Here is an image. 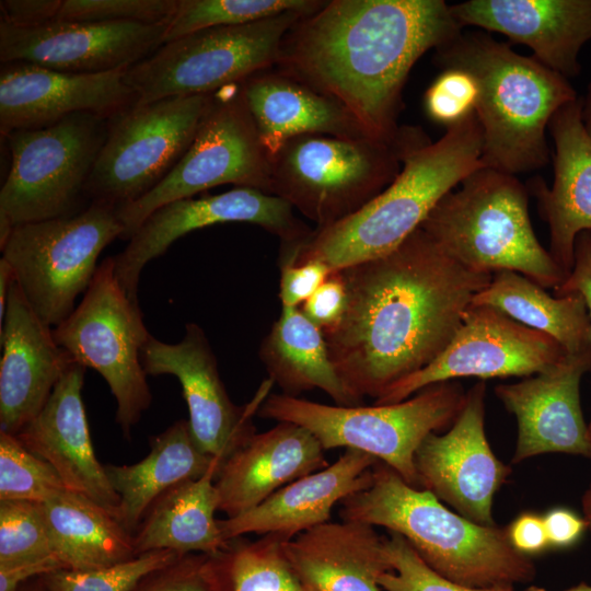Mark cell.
<instances>
[{
	"label": "cell",
	"instance_id": "29",
	"mask_svg": "<svg viewBox=\"0 0 591 591\" xmlns=\"http://www.w3.org/2000/svg\"><path fill=\"white\" fill-rule=\"evenodd\" d=\"M242 88L269 155L299 135L374 138L343 104L274 67L248 77Z\"/></svg>",
	"mask_w": 591,
	"mask_h": 591
},
{
	"label": "cell",
	"instance_id": "40",
	"mask_svg": "<svg viewBox=\"0 0 591 591\" xmlns=\"http://www.w3.org/2000/svg\"><path fill=\"white\" fill-rule=\"evenodd\" d=\"M392 571L378 580L384 591H513V587L468 588L456 583L429 567L399 534L390 532L384 538Z\"/></svg>",
	"mask_w": 591,
	"mask_h": 591
},
{
	"label": "cell",
	"instance_id": "25",
	"mask_svg": "<svg viewBox=\"0 0 591 591\" xmlns=\"http://www.w3.org/2000/svg\"><path fill=\"white\" fill-rule=\"evenodd\" d=\"M324 451L312 432L292 422L254 433L217 473L218 511L233 518L255 508L281 487L326 467Z\"/></svg>",
	"mask_w": 591,
	"mask_h": 591
},
{
	"label": "cell",
	"instance_id": "9",
	"mask_svg": "<svg viewBox=\"0 0 591 591\" xmlns=\"http://www.w3.org/2000/svg\"><path fill=\"white\" fill-rule=\"evenodd\" d=\"M108 120L72 114L38 129L4 137L10 170L0 190V245L16 225L80 212L85 185L106 138Z\"/></svg>",
	"mask_w": 591,
	"mask_h": 591
},
{
	"label": "cell",
	"instance_id": "26",
	"mask_svg": "<svg viewBox=\"0 0 591 591\" xmlns=\"http://www.w3.org/2000/svg\"><path fill=\"white\" fill-rule=\"evenodd\" d=\"M378 462L368 453L346 449L333 464L281 487L255 508L219 520L222 535L231 541L247 533L276 534L289 541L328 522L337 502L368 488Z\"/></svg>",
	"mask_w": 591,
	"mask_h": 591
},
{
	"label": "cell",
	"instance_id": "19",
	"mask_svg": "<svg viewBox=\"0 0 591 591\" xmlns=\"http://www.w3.org/2000/svg\"><path fill=\"white\" fill-rule=\"evenodd\" d=\"M167 23L51 22L16 27L0 22V61L30 62L62 72L129 68L163 45Z\"/></svg>",
	"mask_w": 591,
	"mask_h": 591
},
{
	"label": "cell",
	"instance_id": "7",
	"mask_svg": "<svg viewBox=\"0 0 591 591\" xmlns=\"http://www.w3.org/2000/svg\"><path fill=\"white\" fill-rule=\"evenodd\" d=\"M428 141L415 127H406L393 142L299 135L270 155L267 194L283 199L323 229L375 198L396 178L405 155Z\"/></svg>",
	"mask_w": 591,
	"mask_h": 591
},
{
	"label": "cell",
	"instance_id": "16",
	"mask_svg": "<svg viewBox=\"0 0 591 591\" xmlns=\"http://www.w3.org/2000/svg\"><path fill=\"white\" fill-rule=\"evenodd\" d=\"M228 222H246L278 236L281 245L296 244L313 230L283 199L262 190L235 187L218 195L183 198L153 211L113 257L114 274L127 296L138 302V283L144 266L163 255L179 237L195 230Z\"/></svg>",
	"mask_w": 591,
	"mask_h": 591
},
{
	"label": "cell",
	"instance_id": "32",
	"mask_svg": "<svg viewBox=\"0 0 591 591\" xmlns=\"http://www.w3.org/2000/svg\"><path fill=\"white\" fill-rule=\"evenodd\" d=\"M269 379L283 394L296 396L320 389L338 406H360L340 379L324 333L299 308L282 306L279 318L259 347Z\"/></svg>",
	"mask_w": 591,
	"mask_h": 591
},
{
	"label": "cell",
	"instance_id": "48",
	"mask_svg": "<svg viewBox=\"0 0 591 591\" xmlns=\"http://www.w3.org/2000/svg\"><path fill=\"white\" fill-rule=\"evenodd\" d=\"M506 531L511 546L522 555L530 557L549 548L542 515L523 512L506 528Z\"/></svg>",
	"mask_w": 591,
	"mask_h": 591
},
{
	"label": "cell",
	"instance_id": "22",
	"mask_svg": "<svg viewBox=\"0 0 591 591\" xmlns=\"http://www.w3.org/2000/svg\"><path fill=\"white\" fill-rule=\"evenodd\" d=\"M0 431L16 434L43 409L72 359L15 280L0 324Z\"/></svg>",
	"mask_w": 591,
	"mask_h": 591
},
{
	"label": "cell",
	"instance_id": "56",
	"mask_svg": "<svg viewBox=\"0 0 591 591\" xmlns=\"http://www.w3.org/2000/svg\"><path fill=\"white\" fill-rule=\"evenodd\" d=\"M524 591H546V590L544 588H541V587L532 586V587L525 589Z\"/></svg>",
	"mask_w": 591,
	"mask_h": 591
},
{
	"label": "cell",
	"instance_id": "37",
	"mask_svg": "<svg viewBox=\"0 0 591 591\" xmlns=\"http://www.w3.org/2000/svg\"><path fill=\"white\" fill-rule=\"evenodd\" d=\"M66 489L49 463L31 452L15 434L0 431V501L44 503Z\"/></svg>",
	"mask_w": 591,
	"mask_h": 591
},
{
	"label": "cell",
	"instance_id": "12",
	"mask_svg": "<svg viewBox=\"0 0 591 591\" xmlns=\"http://www.w3.org/2000/svg\"><path fill=\"white\" fill-rule=\"evenodd\" d=\"M53 334L72 361L103 376L116 401V422L129 439L152 402L141 361L151 334L139 302L115 278L113 257L101 263L79 305Z\"/></svg>",
	"mask_w": 591,
	"mask_h": 591
},
{
	"label": "cell",
	"instance_id": "1",
	"mask_svg": "<svg viewBox=\"0 0 591 591\" xmlns=\"http://www.w3.org/2000/svg\"><path fill=\"white\" fill-rule=\"evenodd\" d=\"M339 270L347 309L324 336L340 379L361 403L438 358L493 277L460 265L421 228L392 252Z\"/></svg>",
	"mask_w": 591,
	"mask_h": 591
},
{
	"label": "cell",
	"instance_id": "41",
	"mask_svg": "<svg viewBox=\"0 0 591 591\" xmlns=\"http://www.w3.org/2000/svg\"><path fill=\"white\" fill-rule=\"evenodd\" d=\"M177 0H61L54 22L169 23Z\"/></svg>",
	"mask_w": 591,
	"mask_h": 591
},
{
	"label": "cell",
	"instance_id": "18",
	"mask_svg": "<svg viewBox=\"0 0 591 591\" xmlns=\"http://www.w3.org/2000/svg\"><path fill=\"white\" fill-rule=\"evenodd\" d=\"M484 381L466 392L465 403L443 434L432 432L418 447L414 465L418 488L433 494L459 514L480 524L496 525L495 494L511 468L493 452L485 433Z\"/></svg>",
	"mask_w": 591,
	"mask_h": 591
},
{
	"label": "cell",
	"instance_id": "54",
	"mask_svg": "<svg viewBox=\"0 0 591 591\" xmlns=\"http://www.w3.org/2000/svg\"><path fill=\"white\" fill-rule=\"evenodd\" d=\"M19 591H48L42 577L23 584Z\"/></svg>",
	"mask_w": 591,
	"mask_h": 591
},
{
	"label": "cell",
	"instance_id": "13",
	"mask_svg": "<svg viewBox=\"0 0 591 591\" xmlns=\"http://www.w3.org/2000/svg\"><path fill=\"white\" fill-rule=\"evenodd\" d=\"M270 155L247 106L242 82L224 86L211 104L193 142L173 170L148 194L117 207L121 240H130L158 208L209 188L233 184L267 194Z\"/></svg>",
	"mask_w": 591,
	"mask_h": 591
},
{
	"label": "cell",
	"instance_id": "55",
	"mask_svg": "<svg viewBox=\"0 0 591 591\" xmlns=\"http://www.w3.org/2000/svg\"><path fill=\"white\" fill-rule=\"evenodd\" d=\"M565 591H591V586L588 583H579L575 587H571Z\"/></svg>",
	"mask_w": 591,
	"mask_h": 591
},
{
	"label": "cell",
	"instance_id": "14",
	"mask_svg": "<svg viewBox=\"0 0 591 591\" xmlns=\"http://www.w3.org/2000/svg\"><path fill=\"white\" fill-rule=\"evenodd\" d=\"M212 95L166 97L111 118L85 197L117 208L153 189L189 148Z\"/></svg>",
	"mask_w": 591,
	"mask_h": 591
},
{
	"label": "cell",
	"instance_id": "43",
	"mask_svg": "<svg viewBox=\"0 0 591 591\" xmlns=\"http://www.w3.org/2000/svg\"><path fill=\"white\" fill-rule=\"evenodd\" d=\"M478 85L468 72L443 69L425 93V109L429 118L447 127L475 112Z\"/></svg>",
	"mask_w": 591,
	"mask_h": 591
},
{
	"label": "cell",
	"instance_id": "33",
	"mask_svg": "<svg viewBox=\"0 0 591 591\" xmlns=\"http://www.w3.org/2000/svg\"><path fill=\"white\" fill-rule=\"evenodd\" d=\"M471 303L493 306L548 335L567 355L591 354V320L580 293L552 296L522 274L500 270Z\"/></svg>",
	"mask_w": 591,
	"mask_h": 591
},
{
	"label": "cell",
	"instance_id": "35",
	"mask_svg": "<svg viewBox=\"0 0 591 591\" xmlns=\"http://www.w3.org/2000/svg\"><path fill=\"white\" fill-rule=\"evenodd\" d=\"M276 534L234 538L222 552L225 591H305Z\"/></svg>",
	"mask_w": 591,
	"mask_h": 591
},
{
	"label": "cell",
	"instance_id": "51",
	"mask_svg": "<svg viewBox=\"0 0 591 591\" xmlns=\"http://www.w3.org/2000/svg\"><path fill=\"white\" fill-rule=\"evenodd\" d=\"M14 274L9 263L0 258V324L5 315L7 300L11 285L14 282Z\"/></svg>",
	"mask_w": 591,
	"mask_h": 591
},
{
	"label": "cell",
	"instance_id": "31",
	"mask_svg": "<svg viewBox=\"0 0 591 591\" xmlns=\"http://www.w3.org/2000/svg\"><path fill=\"white\" fill-rule=\"evenodd\" d=\"M216 457L197 444L186 419L176 420L150 438V452L141 461L104 465L119 497L116 519L134 534L147 510L162 494L202 476Z\"/></svg>",
	"mask_w": 591,
	"mask_h": 591
},
{
	"label": "cell",
	"instance_id": "11",
	"mask_svg": "<svg viewBox=\"0 0 591 591\" xmlns=\"http://www.w3.org/2000/svg\"><path fill=\"white\" fill-rule=\"evenodd\" d=\"M302 16L285 12L246 24L199 30L163 44L126 71L135 105L211 94L273 68L285 35Z\"/></svg>",
	"mask_w": 591,
	"mask_h": 591
},
{
	"label": "cell",
	"instance_id": "15",
	"mask_svg": "<svg viewBox=\"0 0 591 591\" xmlns=\"http://www.w3.org/2000/svg\"><path fill=\"white\" fill-rule=\"evenodd\" d=\"M566 355L548 335L493 306L471 303L460 328L440 356L387 387L374 404L398 403L426 386L459 378L532 376L552 368Z\"/></svg>",
	"mask_w": 591,
	"mask_h": 591
},
{
	"label": "cell",
	"instance_id": "2",
	"mask_svg": "<svg viewBox=\"0 0 591 591\" xmlns=\"http://www.w3.org/2000/svg\"><path fill=\"white\" fill-rule=\"evenodd\" d=\"M462 30L443 0H331L287 32L274 68L393 142L406 128L397 118L410 69Z\"/></svg>",
	"mask_w": 591,
	"mask_h": 591
},
{
	"label": "cell",
	"instance_id": "30",
	"mask_svg": "<svg viewBox=\"0 0 591 591\" xmlns=\"http://www.w3.org/2000/svg\"><path fill=\"white\" fill-rule=\"evenodd\" d=\"M222 462L216 457L202 476L170 488L150 506L132 534L136 555L162 549L215 555L229 546L215 517V479Z\"/></svg>",
	"mask_w": 591,
	"mask_h": 591
},
{
	"label": "cell",
	"instance_id": "24",
	"mask_svg": "<svg viewBox=\"0 0 591 591\" xmlns=\"http://www.w3.org/2000/svg\"><path fill=\"white\" fill-rule=\"evenodd\" d=\"M451 11L462 28L498 32L566 79L580 74L579 53L591 40V0H470Z\"/></svg>",
	"mask_w": 591,
	"mask_h": 591
},
{
	"label": "cell",
	"instance_id": "46",
	"mask_svg": "<svg viewBox=\"0 0 591 591\" xmlns=\"http://www.w3.org/2000/svg\"><path fill=\"white\" fill-rule=\"evenodd\" d=\"M553 290L555 296L580 293L587 303L591 320V231H582L577 235L572 268L564 282ZM588 432L591 441V419Z\"/></svg>",
	"mask_w": 591,
	"mask_h": 591
},
{
	"label": "cell",
	"instance_id": "38",
	"mask_svg": "<svg viewBox=\"0 0 591 591\" xmlns=\"http://www.w3.org/2000/svg\"><path fill=\"white\" fill-rule=\"evenodd\" d=\"M181 555L151 551L91 570L59 569L42 577L48 591H132L147 576L173 563Z\"/></svg>",
	"mask_w": 591,
	"mask_h": 591
},
{
	"label": "cell",
	"instance_id": "28",
	"mask_svg": "<svg viewBox=\"0 0 591 591\" xmlns=\"http://www.w3.org/2000/svg\"><path fill=\"white\" fill-rule=\"evenodd\" d=\"M385 536L372 525L325 522L283 542V551L305 591H381L379 578L392 566Z\"/></svg>",
	"mask_w": 591,
	"mask_h": 591
},
{
	"label": "cell",
	"instance_id": "52",
	"mask_svg": "<svg viewBox=\"0 0 591 591\" xmlns=\"http://www.w3.org/2000/svg\"><path fill=\"white\" fill-rule=\"evenodd\" d=\"M581 116L584 128L591 136V83L588 86L586 97L582 99Z\"/></svg>",
	"mask_w": 591,
	"mask_h": 591
},
{
	"label": "cell",
	"instance_id": "44",
	"mask_svg": "<svg viewBox=\"0 0 591 591\" xmlns=\"http://www.w3.org/2000/svg\"><path fill=\"white\" fill-rule=\"evenodd\" d=\"M347 288L339 269L333 270L321 287L302 303L301 312L324 334L336 328L347 309Z\"/></svg>",
	"mask_w": 591,
	"mask_h": 591
},
{
	"label": "cell",
	"instance_id": "8",
	"mask_svg": "<svg viewBox=\"0 0 591 591\" xmlns=\"http://www.w3.org/2000/svg\"><path fill=\"white\" fill-rule=\"evenodd\" d=\"M455 381L431 384L405 401L373 406L325 405L286 394H270L257 414L306 428L324 450L345 448L368 453L418 488L414 457L432 432L449 429L465 403Z\"/></svg>",
	"mask_w": 591,
	"mask_h": 591
},
{
	"label": "cell",
	"instance_id": "23",
	"mask_svg": "<svg viewBox=\"0 0 591 591\" xmlns=\"http://www.w3.org/2000/svg\"><path fill=\"white\" fill-rule=\"evenodd\" d=\"M85 369L71 361L43 409L15 436L56 470L69 490L116 518L119 497L96 459L82 398Z\"/></svg>",
	"mask_w": 591,
	"mask_h": 591
},
{
	"label": "cell",
	"instance_id": "17",
	"mask_svg": "<svg viewBox=\"0 0 591 591\" xmlns=\"http://www.w3.org/2000/svg\"><path fill=\"white\" fill-rule=\"evenodd\" d=\"M147 375H174L187 404L190 432L197 444L223 461L255 433L253 416L274 384L270 379L244 406L229 397L218 371L215 354L202 328L187 323L179 343L167 344L149 337L141 350Z\"/></svg>",
	"mask_w": 591,
	"mask_h": 591
},
{
	"label": "cell",
	"instance_id": "5",
	"mask_svg": "<svg viewBox=\"0 0 591 591\" xmlns=\"http://www.w3.org/2000/svg\"><path fill=\"white\" fill-rule=\"evenodd\" d=\"M433 59L442 70H464L477 82L485 166L515 175L547 164L549 120L578 99L568 79L483 32H461Z\"/></svg>",
	"mask_w": 591,
	"mask_h": 591
},
{
	"label": "cell",
	"instance_id": "45",
	"mask_svg": "<svg viewBox=\"0 0 591 591\" xmlns=\"http://www.w3.org/2000/svg\"><path fill=\"white\" fill-rule=\"evenodd\" d=\"M333 269L323 262L280 265L279 299L281 306L299 308L328 278Z\"/></svg>",
	"mask_w": 591,
	"mask_h": 591
},
{
	"label": "cell",
	"instance_id": "27",
	"mask_svg": "<svg viewBox=\"0 0 591 591\" xmlns=\"http://www.w3.org/2000/svg\"><path fill=\"white\" fill-rule=\"evenodd\" d=\"M582 97L561 106L548 130L555 144L554 182L530 183L541 218L549 230L548 252L567 274L573 265L577 235L591 231V136L581 116Z\"/></svg>",
	"mask_w": 591,
	"mask_h": 591
},
{
	"label": "cell",
	"instance_id": "42",
	"mask_svg": "<svg viewBox=\"0 0 591 591\" xmlns=\"http://www.w3.org/2000/svg\"><path fill=\"white\" fill-rule=\"evenodd\" d=\"M222 552L181 555L147 576L132 591H225Z\"/></svg>",
	"mask_w": 591,
	"mask_h": 591
},
{
	"label": "cell",
	"instance_id": "3",
	"mask_svg": "<svg viewBox=\"0 0 591 591\" xmlns=\"http://www.w3.org/2000/svg\"><path fill=\"white\" fill-rule=\"evenodd\" d=\"M476 113L447 127L404 160L396 178L356 213L296 244L281 245L279 265L320 260L333 270L383 256L417 230L437 202L468 174L485 166Z\"/></svg>",
	"mask_w": 591,
	"mask_h": 591
},
{
	"label": "cell",
	"instance_id": "39",
	"mask_svg": "<svg viewBox=\"0 0 591 591\" xmlns=\"http://www.w3.org/2000/svg\"><path fill=\"white\" fill-rule=\"evenodd\" d=\"M55 555L42 503L0 501V566Z\"/></svg>",
	"mask_w": 591,
	"mask_h": 591
},
{
	"label": "cell",
	"instance_id": "21",
	"mask_svg": "<svg viewBox=\"0 0 591 591\" xmlns=\"http://www.w3.org/2000/svg\"><path fill=\"white\" fill-rule=\"evenodd\" d=\"M591 370V354L566 355L544 372L512 384H499L495 394L518 424L512 463L545 453L591 459V441L580 405V381Z\"/></svg>",
	"mask_w": 591,
	"mask_h": 591
},
{
	"label": "cell",
	"instance_id": "20",
	"mask_svg": "<svg viewBox=\"0 0 591 591\" xmlns=\"http://www.w3.org/2000/svg\"><path fill=\"white\" fill-rule=\"evenodd\" d=\"M127 69L72 73L22 61L1 63V136L47 127L77 113L115 117L137 102L125 81Z\"/></svg>",
	"mask_w": 591,
	"mask_h": 591
},
{
	"label": "cell",
	"instance_id": "49",
	"mask_svg": "<svg viewBox=\"0 0 591 591\" xmlns=\"http://www.w3.org/2000/svg\"><path fill=\"white\" fill-rule=\"evenodd\" d=\"M544 525L552 548H568L575 545L588 530L583 518L572 510L556 507L548 510L544 515Z\"/></svg>",
	"mask_w": 591,
	"mask_h": 591
},
{
	"label": "cell",
	"instance_id": "47",
	"mask_svg": "<svg viewBox=\"0 0 591 591\" xmlns=\"http://www.w3.org/2000/svg\"><path fill=\"white\" fill-rule=\"evenodd\" d=\"M61 0H1V21L16 27H36L55 21Z\"/></svg>",
	"mask_w": 591,
	"mask_h": 591
},
{
	"label": "cell",
	"instance_id": "53",
	"mask_svg": "<svg viewBox=\"0 0 591 591\" xmlns=\"http://www.w3.org/2000/svg\"><path fill=\"white\" fill-rule=\"evenodd\" d=\"M581 503H582L583 519L586 520L588 530L591 533V483L582 496Z\"/></svg>",
	"mask_w": 591,
	"mask_h": 591
},
{
	"label": "cell",
	"instance_id": "10",
	"mask_svg": "<svg viewBox=\"0 0 591 591\" xmlns=\"http://www.w3.org/2000/svg\"><path fill=\"white\" fill-rule=\"evenodd\" d=\"M123 231L117 208L95 200L73 216L14 227L0 248L28 304L56 327L88 290L102 251Z\"/></svg>",
	"mask_w": 591,
	"mask_h": 591
},
{
	"label": "cell",
	"instance_id": "4",
	"mask_svg": "<svg viewBox=\"0 0 591 591\" xmlns=\"http://www.w3.org/2000/svg\"><path fill=\"white\" fill-rule=\"evenodd\" d=\"M340 503L341 520L402 535L429 567L462 586L513 587L535 577L533 561L511 546L506 528L480 525L453 512L380 461L370 486Z\"/></svg>",
	"mask_w": 591,
	"mask_h": 591
},
{
	"label": "cell",
	"instance_id": "34",
	"mask_svg": "<svg viewBox=\"0 0 591 591\" xmlns=\"http://www.w3.org/2000/svg\"><path fill=\"white\" fill-rule=\"evenodd\" d=\"M42 506L65 569L104 568L137 556L132 534L90 498L66 489Z\"/></svg>",
	"mask_w": 591,
	"mask_h": 591
},
{
	"label": "cell",
	"instance_id": "50",
	"mask_svg": "<svg viewBox=\"0 0 591 591\" xmlns=\"http://www.w3.org/2000/svg\"><path fill=\"white\" fill-rule=\"evenodd\" d=\"M65 569L56 555L0 566V591H19L34 578Z\"/></svg>",
	"mask_w": 591,
	"mask_h": 591
},
{
	"label": "cell",
	"instance_id": "36",
	"mask_svg": "<svg viewBox=\"0 0 591 591\" xmlns=\"http://www.w3.org/2000/svg\"><path fill=\"white\" fill-rule=\"evenodd\" d=\"M326 1L320 0H177L163 44L199 30L246 24L285 12L310 15Z\"/></svg>",
	"mask_w": 591,
	"mask_h": 591
},
{
	"label": "cell",
	"instance_id": "6",
	"mask_svg": "<svg viewBox=\"0 0 591 591\" xmlns=\"http://www.w3.org/2000/svg\"><path fill=\"white\" fill-rule=\"evenodd\" d=\"M445 194L421 228L451 258L485 274L512 270L555 289L567 277L537 240L515 175L483 166Z\"/></svg>",
	"mask_w": 591,
	"mask_h": 591
}]
</instances>
